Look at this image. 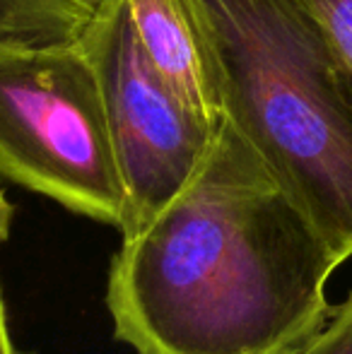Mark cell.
Listing matches in <instances>:
<instances>
[{"instance_id":"obj_7","label":"cell","mask_w":352,"mask_h":354,"mask_svg":"<svg viewBox=\"0 0 352 354\" xmlns=\"http://www.w3.org/2000/svg\"><path fill=\"white\" fill-rule=\"evenodd\" d=\"M324 39L343 94L352 104V0H297Z\"/></svg>"},{"instance_id":"obj_6","label":"cell","mask_w":352,"mask_h":354,"mask_svg":"<svg viewBox=\"0 0 352 354\" xmlns=\"http://www.w3.org/2000/svg\"><path fill=\"white\" fill-rule=\"evenodd\" d=\"M109 0H0V51L80 44Z\"/></svg>"},{"instance_id":"obj_10","label":"cell","mask_w":352,"mask_h":354,"mask_svg":"<svg viewBox=\"0 0 352 354\" xmlns=\"http://www.w3.org/2000/svg\"><path fill=\"white\" fill-rule=\"evenodd\" d=\"M10 224H12V205H10L3 188H0V243L10 236Z\"/></svg>"},{"instance_id":"obj_4","label":"cell","mask_w":352,"mask_h":354,"mask_svg":"<svg viewBox=\"0 0 352 354\" xmlns=\"http://www.w3.org/2000/svg\"><path fill=\"white\" fill-rule=\"evenodd\" d=\"M102 82L123 186L121 239L138 234L191 181L215 133L186 106L145 56L126 0H109L82 37Z\"/></svg>"},{"instance_id":"obj_9","label":"cell","mask_w":352,"mask_h":354,"mask_svg":"<svg viewBox=\"0 0 352 354\" xmlns=\"http://www.w3.org/2000/svg\"><path fill=\"white\" fill-rule=\"evenodd\" d=\"M0 354H17V350H15V345H12V337H10V330H8L3 294H0Z\"/></svg>"},{"instance_id":"obj_1","label":"cell","mask_w":352,"mask_h":354,"mask_svg":"<svg viewBox=\"0 0 352 354\" xmlns=\"http://www.w3.org/2000/svg\"><path fill=\"white\" fill-rule=\"evenodd\" d=\"M340 268L227 118L191 181L123 239L106 306L136 354H295Z\"/></svg>"},{"instance_id":"obj_2","label":"cell","mask_w":352,"mask_h":354,"mask_svg":"<svg viewBox=\"0 0 352 354\" xmlns=\"http://www.w3.org/2000/svg\"><path fill=\"white\" fill-rule=\"evenodd\" d=\"M222 118L256 149L343 266L352 258V104L297 0H193Z\"/></svg>"},{"instance_id":"obj_8","label":"cell","mask_w":352,"mask_h":354,"mask_svg":"<svg viewBox=\"0 0 352 354\" xmlns=\"http://www.w3.org/2000/svg\"><path fill=\"white\" fill-rule=\"evenodd\" d=\"M295 354H352V289Z\"/></svg>"},{"instance_id":"obj_3","label":"cell","mask_w":352,"mask_h":354,"mask_svg":"<svg viewBox=\"0 0 352 354\" xmlns=\"http://www.w3.org/2000/svg\"><path fill=\"white\" fill-rule=\"evenodd\" d=\"M0 176L71 212L121 224L102 82L82 44L0 51Z\"/></svg>"},{"instance_id":"obj_5","label":"cell","mask_w":352,"mask_h":354,"mask_svg":"<svg viewBox=\"0 0 352 354\" xmlns=\"http://www.w3.org/2000/svg\"><path fill=\"white\" fill-rule=\"evenodd\" d=\"M145 56L191 111L222 123L217 66L193 0H126Z\"/></svg>"}]
</instances>
